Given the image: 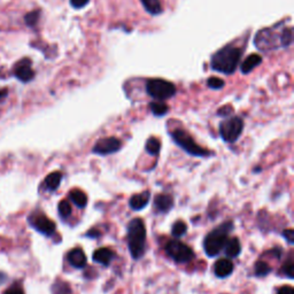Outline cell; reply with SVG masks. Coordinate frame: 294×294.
I'll return each instance as SVG.
<instances>
[{
    "label": "cell",
    "instance_id": "cell-22",
    "mask_svg": "<svg viewBox=\"0 0 294 294\" xmlns=\"http://www.w3.org/2000/svg\"><path fill=\"white\" fill-rule=\"evenodd\" d=\"M52 293L53 294H72L69 284L66 282H62V280H58V282L53 284Z\"/></svg>",
    "mask_w": 294,
    "mask_h": 294
},
{
    "label": "cell",
    "instance_id": "cell-31",
    "mask_svg": "<svg viewBox=\"0 0 294 294\" xmlns=\"http://www.w3.org/2000/svg\"><path fill=\"white\" fill-rule=\"evenodd\" d=\"M283 237L286 239L289 245H293V244H294V231H293V229H287V230H285V231H283Z\"/></svg>",
    "mask_w": 294,
    "mask_h": 294
},
{
    "label": "cell",
    "instance_id": "cell-21",
    "mask_svg": "<svg viewBox=\"0 0 294 294\" xmlns=\"http://www.w3.org/2000/svg\"><path fill=\"white\" fill-rule=\"evenodd\" d=\"M142 4L148 13L153 15L160 14L162 12V6L160 0H142Z\"/></svg>",
    "mask_w": 294,
    "mask_h": 294
},
{
    "label": "cell",
    "instance_id": "cell-11",
    "mask_svg": "<svg viewBox=\"0 0 294 294\" xmlns=\"http://www.w3.org/2000/svg\"><path fill=\"white\" fill-rule=\"evenodd\" d=\"M68 262L75 268L77 269H83L85 265H87V256H85V253L81 248H74L69 253H68Z\"/></svg>",
    "mask_w": 294,
    "mask_h": 294
},
{
    "label": "cell",
    "instance_id": "cell-33",
    "mask_svg": "<svg viewBox=\"0 0 294 294\" xmlns=\"http://www.w3.org/2000/svg\"><path fill=\"white\" fill-rule=\"evenodd\" d=\"M90 2V0H70V4H71V6L74 7V8H82L84 7L85 5H88V3Z\"/></svg>",
    "mask_w": 294,
    "mask_h": 294
},
{
    "label": "cell",
    "instance_id": "cell-16",
    "mask_svg": "<svg viewBox=\"0 0 294 294\" xmlns=\"http://www.w3.org/2000/svg\"><path fill=\"white\" fill-rule=\"evenodd\" d=\"M224 252L225 255L230 259H233V257H237L242 252V245L239 239L233 237V238H229L227 244L224 245Z\"/></svg>",
    "mask_w": 294,
    "mask_h": 294
},
{
    "label": "cell",
    "instance_id": "cell-1",
    "mask_svg": "<svg viewBox=\"0 0 294 294\" xmlns=\"http://www.w3.org/2000/svg\"><path fill=\"white\" fill-rule=\"evenodd\" d=\"M242 58V52L238 47L228 46L217 51L211 58V68L216 71L223 72L225 75H230L237 69L239 60Z\"/></svg>",
    "mask_w": 294,
    "mask_h": 294
},
{
    "label": "cell",
    "instance_id": "cell-12",
    "mask_svg": "<svg viewBox=\"0 0 294 294\" xmlns=\"http://www.w3.org/2000/svg\"><path fill=\"white\" fill-rule=\"evenodd\" d=\"M92 259L97 263H100L102 265H110L112 263V261L115 259V252L110 250V248H99L96 252L93 253Z\"/></svg>",
    "mask_w": 294,
    "mask_h": 294
},
{
    "label": "cell",
    "instance_id": "cell-32",
    "mask_svg": "<svg viewBox=\"0 0 294 294\" xmlns=\"http://www.w3.org/2000/svg\"><path fill=\"white\" fill-rule=\"evenodd\" d=\"M4 294H24V291L19 285H13Z\"/></svg>",
    "mask_w": 294,
    "mask_h": 294
},
{
    "label": "cell",
    "instance_id": "cell-30",
    "mask_svg": "<svg viewBox=\"0 0 294 294\" xmlns=\"http://www.w3.org/2000/svg\"><path fill=\"white\" fill-rule=\"evenodd\" d=\"M38 19H39V12H38V11L30 12L29 14L25 15V22H26V24H29V25H31V26L37 23Z\"/></svg>",
    "mask_w": 294,
    "mask_h": 294
},
{
    "label": "cell",
    "instance_id": "cell-25",
    "mask_svg": "<svg viewBox=\"0 0 294 294\" xmlns=\"http://www.w3.org/2000/svg\"><path fill=\"white\" fill-rule=\"evenodd\" d=\"M254 271L257 277H264V276L270 274L271 268L266 262L259 261V262H256L254 265Z\"/></svg>",
    "mask_w": 294,
    "mask_h": 294
},
{
    "label": "cell",
    "instance_id": "cell-3",
    "mask_svg": "<svg viewBox=\"0 0 294 294\" xmlns=\"http://www.w3.org/2000/svg\"><path fill=\"white\" fill-rule=\"evenodd\" d=\"M233 229L232 222H225L221 227L216 228L207 234L203 240V248L207 256L214 257L219 255L221 251L224 248V245L228 242V234Z\"/></svg>",
    "mask_w": 294,
    "mask_h": 294
},
{
    "label": "cell",
    "instance_id": "cell-7",
    "mask_svg": "<svg viewBox=\"0 0 294 294\" xmlns=\"http://www.w3.org/2000/svg\"><path fill=\"white\" fill-rule=\"evenodd\" d=\"M166 252L177 263H188L194 257L192 248L178 240L168 242L166 245Z\"/></svg>",
    "mask_w": 294,
    "mask_h": 294
},
{
    "label": "cell",
    "instance_id": "cell-24",
    "mask_svg": "<svg viewBox=\"0 0 294 294\" xmlns=\"http://www.w3.org/2000/svg\"><path fill=\"white\" fill-rule=\"evenodd\" d=\"M150 107H151L152 113L155 116H164L169 111V107L167 106L165 102H161V101L152 102L151 105H150Z\"/></svg>",
    "mask_w": 294,
    "mask_h": 294
},
{
    "label": "cell",
    "instance_id": "cell-2",
    "mask_svg": "<svg viewBox=\"0 0 294 294\" xmlns=\"http://www.w3.org/2000/svg\"><path fill=\"white\" fill-rule=\"evenodd\" d=\"M128 247L135 260L144 256L146 251V228L142 219H133L128 224Z\"/></svg>",
    "mask_w": 294,
    "mask_h": 294
},
{
    "label": "cell",
    "instance_id": "cell-8",
    "mask_svg": "<svg viewBox=\"0 0 294 294\" xmlns=\"http://www.w3.org/2000/svg\"><path fill=\"white\" fill-rule=\"evenodd\" d=\"M122 147V142L115 137H106L99 139L92 148L94 154L99 155H108L114 154L117 151H120Z\"/></svg>",
    "mask_w": 294,
    "mask_h": 294
},
{
    "label": "cell",
    "instance_id": "cell-6",
    "mask_svg": "<svg viewBox=\"0 0 294 294\" xmlns=\"http://www.w3.org/2000/svg\"><path fill=\"white\" fill-rule=\"evenodd\" d=\"M244 129V121L240 117L233 116L220 124V135L224 142L233 144L240 137Z\"/></svg>",
    "mask_w": 294,
    "mask_h": 294
},
{
    "label": "cell",
    "instance_id": "cell-37",
    "mask_svg": "<svg viewBox=\"0 0 294 294\" xmlns=\"http://www.w3.org/2000/svg\"><path fill=\"white\" fill-rule=\"evenodd\" d=\"M7 94V90H0V99L4 98Z\"/></svg>",
    "mask_w": 294,
    "mask_h": 294
},
{
    "label": "cell",
    "instance_id": "cell-10",
    "mask_svg": "<svg viewBox=\"0 0 294 294\" xmlns=\"http://www.w3.org/2000/svg\"><path fill=\"white\" fill-rule=\"evenodd\" d=\"M15 76L22 82H29L34 78L35 71L31 68V62L29 59H23L15 66Z\"/></svg>",
    "mask_w": 294,
    "mask_h": 294
},
{
    "label": "cell",
    "instance_id": "cell-28",
    "mask_svg": "<svg viewBox=\"0 0 294 294\" xmlns=\"http://www.w3.org/2000/svg\"><path fill=\"white\" fill-rule=\"evenodd\" d=\"M293 40V35H292V29H285L282 34V37H280V43H282L283 46H287L292 43Z\"/></svg>",
    "mask_w": 294,
    "mask_h": 294
},
{
    "label": "cell",
    "instance_id": "cell-15",
    "mask_svg": "<svg viewBox=\"0 0 294 294\" xmlns=\"http://www.w3.org/2000/svg\"><path fill=\"white\" fill-rule=\"evenodd\" d=\"M150 197H151V193L148 191H145L139 194H135V196L131 197L129 201L131 209H133V210L144 209L145 206H146L148 201H150Z\"/></svg>",
    "mask_w": 294,
    "mask_h": 294
},
{
    "label": "cell",
    "instance_id": "cell-36",
    "mask_svg": "<svg viewBox=\"0 0 294 294\" xmlns=\"http://www.w3.org/2000/svg\"><path fill=\"white\" fill-rule=\"evenodd\" d=\"M100 231H98L97 229H92V230H90V231L87 233V237L89 238H98V237H100Z\"/></svg>",
    "mask_w": 294,
    "mask_h": 294
},
{
    "label": "cell",
    "instance_id": "cell-26",
    "mask_svg": "<svg viewBox=\"0 0 294 294\" xmlns=\"http://www.w3.org/2000/svg\"><path fill=\"white\" fill-rule=\"evenodd\" d=\"M58 210H59V214L62 217V219H67V217H69L71 215V206L70 203L68 202L67 200H62L60 201L58 206Z\"/></svg>",
    "mask_w": 294,
    "mask_h": 294
},
{
    "label": "cell",
    "instance_id": "cell-18",
    "mask_svg": "<svg viewBox=\"0 0 294 294\" xmlns=\"http://www.w3.org/2000/svg\"><path fill=\"white\" fill-rule=\"evenodd\" d=\"M62 180V174L60 171H54V173L49 174L45 178V186L48 191H56V190L60 186Z\"/></svg>",
    "mask_w": 294,
    "mask_h": 294
},
{
    "label": "cell",
    "instance_id": "cell-29",
    "mask_svg": "<svg viewBox=\"0 0 294 294\" xmlns=\"http://www.w3.org/2000/svg\"><path fill=\"white\" fill-rule=\"evenodd\" d=\"M207 84H208V87L211 88V89H214V90L222 89V88L224 87L223 79H221V78H219V77H210V78H208Z\"/></svg>",
    "mask_w": 294,
    "mask_h": 294
},
{
    "label": "cell",
    "instance_id": "cell-23",
    "mask_svg": "<svg viewBox=\"0 0 294 294\" xmlns=\"http://www.w3.org/2000/svg\"><path fill=\"white\" fill-rule=\"evenodd\" d=\"M188 232V225L183 221H177L173 225V229H171V234L175 238H180L183 237L185 233Z\"/></svg>",
    "mask_w": 294,
    "mask_h": 294
},
{
    "label": "cell",
    "instance_id": "cell-19",
    "mask_svg": "<svg viewBox=\"0 0 294 294\" xmlns=\"http://www.w3.org/2000/svg\"><path fill=\"white\" fill-rule=\"evenodd\" d=\"M69 199L78 208H84L88 205V197L83 191L78 189H74L69 192Z\"/></svg>",
    "mask_w": 294,
    "mask_h": 294
},
{
    "label": "cell",
    "instance_id": "cell-4",
    "mask_svg": "<svg viewBox=\"0 0 294 294\" xmlns=\"http://www.w3.org/2000/svg\"><path fill=\"white\" fill-rule=\"evenodd\" d=\"M171 137L175 140V143L177 144L180 148H183L185 152L189 153L190 155L198 157H206L211 155L210 151L199 146V145L194 142V139L190 136L188 131L177 129L171 132Z\"/></svg>",
    "mask_w": 294,
    "mask_h": 294
},
{
    "label": "cell",
    "instance_id": "cell-27",
    "mask_svg": "<svg viewBox=\"0 0 294 294\" xmlns=\"http://www.w3.org/2000/svg\"><path fill=\"white\" fill-rule=\"evenodd\" d=\"M282 271L289 279L294 278V262L292 257L289 260H287V262H285V264L282 268Z\"/></svg>",
    "mask_w": 294,
    "mask_h": 294
},
{
    "label": "cell",
    "instance_id": "cell-35",
    "mask_svg": "<svg viewBox=\"0 0 294 294\" xmlns=\"http://www.w3.org/2000/svg\"><path fill=\"white\" fill-rule=\"evenodd\" d=\"M277 294H294V289L292 286H289V285H285V286L278 289Z\"/></svg>",
    "mask_w": 294,
    "mask_h": 294
},
{
    "label": "cell",
    "instance_id": "cell-14",
    "mask_svg": "<svg viewBox=\"0 0 294 294\" xmlns=\"http://www.w3.org/2000/svg\"><path fill=\"white\" fill-rule=\"evenodd\" d=\"M154 207L157 211L165 214V212H168L173 209L174 199L169 194H159L154 200Z\"/></svg>",
    "mask_w": 294,
    "mask_h": 294
},
{
    "label": "cell",
    "instance_id": "cell-20",
    "mask_svg": "<svg viewBox=\"0 0 294 294\" xmlns=\"http://www.w3.org/2000/svg\"><path fill=\"white\" fill-rule=\"evenodd\" d=\"M145 150L151 155H159L161 150L160 140L155 137H151L150 139H147L146 145H145Z\"/></svg>",
    "mask_w": 294,
    "mask_h": 294
},
{
    "label": "cell",
    "instance_id": "cell-34",
    "mask_svg": "<svg viewBox=\"0 0 294 294\" xmlns=\"http://www.w3.org/2000/svg\"><path fill=\"white\" fill-rule=\"evenodd\" d=\"M233 111H232V107L231 106H224L222 108H220L219 112H217V114H219L220 116H229L230 114H231Z\"/></svg>",
    "mask_w": 294,
    "mask_h": 294
},
{
    "label": "cell",
    "instance_id": "cell-17",
    "mask_svg": "<svg viewBox=\"0 0 294 294\" xmlns=\"http://www.w3.org/2000/svg\"><path fill=\"white\" fill-rule=\"evenodd\" d=\"M261 62H262L261 56H259V54H251V56L246 58V60L243 62L242 71L244 74H248V72H251L254 68L259 66Z\"/></svg>",
    "mask_w": 294,
    "mask_h": 294
},
{
    "label": "cell",
    "instance_id": "cell-9",
    "mask_svg": "<svg viewBox=\"0 0 294 294\" xmlns=\"http://www.w3.org/2000/svg\"><path fill=\"white\" fill-rule=\"evenodd\" d=\"M31 225H33L39 233L44 234V236H52L57 230L56 223L43 214L34 216L33 219H31Z\"/></svg>",
    "mask_w": 294,
    "mask_h": 294
},
{
    "label": "cell",
    "instance_id": "cell-13",
    "mask_svg": "<svg viewBox=\"0 0 294 294\" xmlns=\"http://www.w3.org/2000/svg\"><path fill=\"white\" fill-rule=\"evenodd\" d=\"M233 271V263L229 259H221L216 261L214 265V273L216 277L219 278H227L228 276L232 274Z\"/></svg>",
    "mask_w": 294,
    "mask_h": 294
},
{
    "label": "cell",
    "instance_id": "cell-5",
    "mask_svg": "<svg viewBox=\"0 0 294 294\" xmlns=\"http://www.w3.org/2000/svg\"><path fill=\"white\" fill-rule=\"evenodd\" d=\"M146 91L156 100H166L175 96L176 88L173 83L161 78H153L147 81Z\"/></svg>",
    "mask_w": 294,
    "mask_h": 294
}]
</instances>
